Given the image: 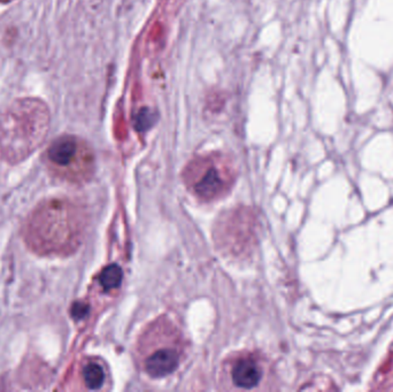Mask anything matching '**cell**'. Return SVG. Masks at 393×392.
<instances>
[{"label":"cell","instance_id":"ba28073f","mask_svg":"<svg viewBox=\"0 0 393 392\" xmlns=\"http://www.w3.org/2000/svg\"><path fill=\"white\" fill-rule=\"evenodd\" d=\"M12 0H0V3H10Z\"/></svg>","mask_w":393,"mask_h":392},{"label":"cell","instance_id":"8992f818","mask_svg":"<svg viewBox=\"0 0 393 392\" xmlns=\"http://www.w3.org/2000/svg\"><path fill=\"white\" fill-rule=\"evenodd\" d=\"M121 280H122V271L116 265H111L109 267H106L99 276V282L102 284V287L107 291L119 287Z\"/></svg>","mask_w":393,"mask_h":392},{"label":"cell","instance_id":"52a82bcc","mask_svg":"<svg viewBox=\"0 0 393 392\" xmlns=\"http://www.w3.org/2000/svg\"><path fill=\"white\" fill-rule=\"evenodd\" d=\"M86 312H88V308L85 305L81 304V303L75 304L74 308H73V315H74L75 318H83L86 314Z\"/></svg>","mask_w":393,"mask_h":392},{"label":"cell","instance_id":"3957f363","mask_svg":"<svg viewBox=\"0 0 393 392\" xmlns=\"http://www.w3.org/2000/svg\"><path fill=\"white\" fill-rule=\"evenodd\" d=\"M217 381L224 391H268L273 389L274 371L262 352L241 350L224 359Z\"/></svg>","mask_w":393,"mask_h":392},{"label":"cell","instance_id":"7a4b0ae2","mask_svg":"<svg viewBox=\"0 0 393 392\" xmlns=\"http://www.w3.org/2000/svg\"><path fill=\"white\" fill-rule=\"evenodd\" d=\"M182 179L188 191L203 203L222 199L237 179V168L230 157L210 152L194 157L184 167Z\"/></svg>","mask_w":393,"mask_h":392},{"label":"cell","instance_id":"277c9868","mask_svg":"<svg viewBox=\"0 0 393 392\" xmlns=\"http://www.w3.org/2000/svg\"><path fill=\"white\" fill-rule=\"evenodd\" d=\"M48 159L60 176L74 183H84L95 172V154L83 139L65 135L55 139L48 151Z\"/></svg>","mask_w":393,"mask_h":392},{"label":"cell","instance_id":"6da1fadb","mask_svg":"<svg viewBox=\"0 0 393 392\" xmlns=\"http://www.w3.org/2000/svg\"><path fill=\"white\" fill-rule=\"evenodd\" d=\"M188 341L179 326L159 317L143 329L134 348L136 365L152 379H163L176 372L187 355Z\"/></svg>","mask_w":393,"mask_h":392},{"label":"cell","instance_id":"5b68a950","mask_svg":"<svg viewBox=\"0 0 393 392\" xmlns=\"http://www.w3.org/2000/svg\"><path fill=\"white\" fill-rule=\"evenodd\" d=\"M82 381L85 389L91 391L109 389L111 377L105 362L100 359H90L82 366Z\"/></svg>","mask_w":393,"mask_h":392}]
</instances>
